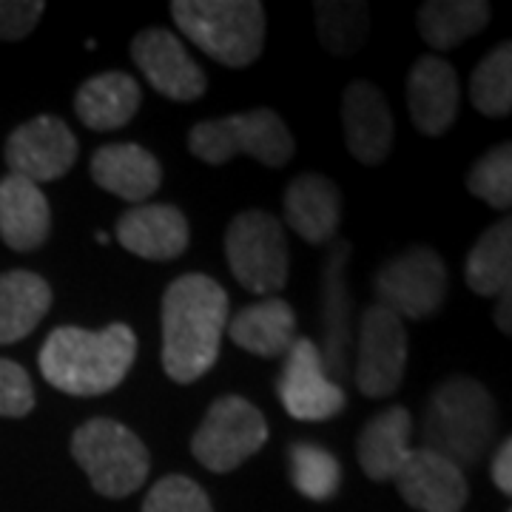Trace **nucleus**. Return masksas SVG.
Returning a JSON list of instances; mask_svg holds the SVG:
<instances>
[{
  "mask_svg": "<svg viewBox=\"0 0 512 512\" xmlns=\"http://www.w3.org/2000/svg\"><path fill=\"white\" fill-rule=\"evenodd\" d=\"M490 473H493L495 487H498L504 495H512V441L510 439H504L498 447H495Z\"/></svg>",
  "mask_w": 512,
  "mask_h": 512,
  "instance_id": "nucleus-35",
  "label": "nucleus"
},
{
  "mask_svg": "<svg viewBox=\"0 0 512 512\" xmlns=\"http://www.w3.org/2000/svg\"><path fill=\"white\" fill-rule=\"evenodd\" d=\"M470 103L484 117H507L512 111V43L495 46L473 69Z\"/></svg>",
  "mask_w": 512,
  "mask_h": 512,
  "instance_id": "nucleus-29",
  "label": "nucleus"
},
{
  "mask_svg": "<svg viewBox=\"0 0 512 512\" xmlns=\"http://www.w3.org/2000/svg\"><path fill=\"white\" fill-rule=\"evenodd\" d=\"M89 171H92L94 183L103 191H109L131 205H143L163 185L160 160L137 143L100 146L94 151Z\"/></svg>",
  "mask_w": 512,
  "mask_h": 512,
  "instance_id": "nucleus-19",
  "label": "nucleus"
},
{
  "mask_svg": "<svg viewBox=\"0 0 512 512\" xmlns=\"http://www.w3.org/2000/svg\"><path fill=\"white\" fill-rule=\"evenodd\" d=\"M293 134L274 109H254L202 120L188 134V151L208 165H225L239 154L268 168H282L293 157Z\"/></svg>",
  "mask_w": 512,
  "mask_h": 512,
  "instance_id": "nucleus-6",
  "label": "nucleus"
},
{
  "mask_svg": "<svg viewBox=\"0 0 512 512\" xmlns=\"http://www.w3.org/2000/svg\"><path fill=\"white\" fill-rule=\"evenodd\" d=\"M490 20L493 6L484 0H430L419 9V32L430 49L450 52L478 35Z\"/></svg>",
  "mask_w": 512,
  "mask_h": 512,
  "instance_id": "nucleus-26",
  "label": "nucleus"
},
{
  "mask_svg": "<svg viewBox=\"0 0 512 512\" xmlns=\"http://www.w3.org/2000/svg\"><path fill=\"white\" fill-rule=\"evenodd\" d=\"M114 237L128 254L148 259V262H171L188 251L191 231H188L185 214L177 205L143 202L120 214Z\"/></svg>",
  "mask_w": 512,
  "mask_h": 512,
  "instance_id": "nucleus-16",
  "label": "nucleus"
},
{
  "mask_svg": "<svg viewBox=\"0 0 512 512\" xmlns=\"http://www.w3.org/2000/svg\"><path fill=\"white\" fill-rule=\"evenodd\" d=\"M498 430V410L490 390L470 376H453L441 382L424 410L421 439L458 470L478 464L490 450Z\"/></svg>",
  "mask_w": 512,
  "mask_h": 512,
  "instance_id": "nucleus-3",
  "label": "nucleus"
},
{
  "mask_svg": "<svg viewBox=\"0 0 512 512\" xmlns=\"http://www.w3.org/2000/svg\"><path fill=\"white\" fill-rule=\"evenodd\" d=\"M137 359L134 330L114 322L103 330L55 328L37 356L43 379L74 399H92L120 387Z\"/></svg>",
  "mask_w": 512,
  "mask_h": 512,
  "instance_id": "nucleus-2",
  "label": "nucleus"
},
{
  "mask_svg": "<svg viewBox=\"0 0 512 512\" xmlns=\"http://www.w3.org/2000/svg\"><path fill=\"white\" fill-rule=\"evenodd\" d=\"M470 194L484 200L495 211H510L512 205V146L490 148L467 177Z\"/></svg>",
  "mask_w": 512,
  "mask_h": 512,
  "instance_id": "nucleus-31",
  "label": "nucleus"
},
{
  "mask_svg": "<svg viewBox=\"0 0 512 512\" xmlns=\"http://www.w3.org/2000/svg\"><path fill=\"white\" fill-rule=\"evenodd\" d=\"M143 512H214V507L194 478L165 476L148 490Z\"/></svg>",
  "mask_w": 512,
  "mask_h": 512,
  "instance_id": "nucleus-32",
  "label": "nucleus"
},
{
  "mask_svg": "<svg viewBox=\"0 0 512 512\" xmlns=\"http://www.w3.org/2000/svg\"><path fill=\"white\" fill-rule=\"evenodd\" d=\"M291 484L311 501H330L342 487V464L336 456L308 441H293L288 450Z\"/></svg>",
  "mask_w": 512,
  "mask_h": 512,
  "instance_id": "nucleus-30",
  "label": "nucleus"
},
{
  "mask_svg": "<svg viewBox=\"0 0 512 512\" xmlns=\"http://www.w3.org/2000/svg\"><path fill=\"white\" fill-rule=\"evenodd\" d=\"M228 268L245 291L276 296L288 285L291 254L285 228L268 211H242L225 231Z\"/></svg>",
  "mask_w": 512,
  "mask_h": 512,
  "instance_id": "nucleus-7",
  "label": "nucleus"
},
{
  "mask_svg": "<svg viewBox=\"0 0 512 512\" xmlns=\"http://www.w3.org/2000/svg\"><path fill=\"white\" fill-rule=\"evenodd\" d=\"M35 410V384L26 367L0 356V419H23Z\"/></svg>",
  "mask_w": 512,
  "mask_h": 512,
  "instance_id": "nucleus-33",
  "label": "nucleus"
},
{
  "mask_svg": "<svg viewBox=\"0 0 512 512\" xmlns=\"http://www.w3.org/2000/svg\"><path fill=\"white\" fill-rule=\"evenodd\" d=\"M268 444V421L242 396H220L205 410L191 453L211 473H234Z\"/></svg>",
  "mask_w": 512,
  "mask_h": 512,
  "instance_id": "nucleus-8",
  "label": "nucleus"
},
{
  "mask_svg": "<svg viewBox=\"0 0 512 512\" xmlns=\"http://www.w3.org/2000/svg\"><path fill=\"white\" fill-rule=\"evenodd\" d=\"M52 234V208L43 188L18 174L0 180V239L18 251L32 254Z\"/></svg>",
  "mask_w": 512,
  "mask_h": 512,
  "instance_id": "nucleus-21",
  "label": "nucleus"
},
{
  "mask_svg": "<svg viewBox=\"0 0 512 512\" xmlns=\"http://www.w3.org/2000/svg\"><path fill=\"white\" fill-rule=\"evenodd\" d=\"M461 106L456 69L444 57H419L407 72V109L424 137H441L456 123Z\"/></svg>",
  "mask_w": 512,
  "mask_h": 512,
  "instance_id": "nucleus-17",
  "label": "nucleus"
},
{
  "mask_svg": "<svg viewBox=\"0 0 512 512\" xmlns=\"http://www.w3.org/2000/svg\"><path fill=\"white\" fill-rule=\"evenodd\" d=\"M131 60L154 92L174 103H191L208 92V77L188 55L180 35L168 29H143L131 40Z\"/></svg>",
  "mask_w": 512,
  "mask_h": 512,
  "instance_id": "nucleus-13",
  "label": "nucleus"
},
{
  "mask_svg": "<svg viewBox=\"0 0 512 512\" xmlns=\"http://www.w3.org/2000/svg\"><path fill=\"white\" fill-rule=\"evenodd\" d=\"M285 367L276 382L279 402L285 413L296 421H328L348 407V393L333 382L325 370L322 353L308 336H296L285 353Z\"/></svg>",
  "mask_w": 512,
  "mask_h": 512,
  "instance_id": "nucleus-11",
  "label": "nucleus"
},
{
  "mask_svg": "<svg viewBox=\"0 0 512 512\" xmlns=\"http://www.w3.org/2000/svg\"><path fill=\"white\" fill-rule=\"evenodd\" d=\"M143 103L140 83L126 72H103L89 77L74 94V114L92 131L126 128Z\"/></svg>",
  "mask_w": 512,
  "mask_h": 512,
  "instance_id": "nucleus-22",
  "label": "nucleus"
},
{
  "mask_svg": "<svg viewBox=\"0 0 512 512\" xmlns=\"http://www.w3.org/2000/svg\"><path fill=\"white\" fill-rule=\"evenodd\" d=\"M410 433H413L410 413L399 404L387 407L384 413L367 421L356 441V458L365 476L373 481H393L407 456L413 453Z\"/></svg>",
  "mask_w": 512,
  "mask_h": 512,
  "instance_id": "nucleus-24",
  "label": "nucleus"
},
{
  "mask_svg": "<svg viewBox=\"0 0 512 512\" xmlns=\"http://www.w3.org/2000/svg\"><path fill=\"white\" fill-rule=\"evenodd\" d=\"M495 328L501 330L504 336L512 333V291H504L498 296V305H495Z\"/></svg>",
  "mask_w": 512,
  "mask_h": 512,
  "instance_id": "nucleus-36",
  "label": "nucleus"
},
{
  "mask_svg": "<svg viewBox=\"0 0 512 512\" xmlns=\"http://www.w3.org/2000/svg\"><path fill=\"white\" fill-rule=\"evenodd\" d=\"M97 242H100V245H109V234H106V231H97Z\"/></svg>",
  "mask_w": 512,
  "mask_h": 512,
  "instance_id": "nucleus-37",
  "label": "nucleus"
},
{
  "mask_svg": "<svg viewBox=\"0 0 512 512\" xmlns=\"http://www.w3.org/2000/svg\"><path fill=\"white\" fill-rule=\"evenodd\" d=\"M231 299L217 279L185 274L163 296V370L171 382L194 384L217 365Z\"/></svg>",
  "mask_w": 512,
  "mask_h": 512,
  "instance_id": "nucleus-1",
  "label": "nucleus"
},
{
  "mask_svg": "<svg viewBox=\"0 0 512 512\" xmlns=\"http://www.w3.org/2000/svg\"><path fill=\"white\" fill-rule=\"evenodd\" d=\"M72 458L89 476L92 487L106 498H128L146 484L151 453L126 424L114 419H92L72 436Z\"/></svg>",
  "mask_w": 512,
  "mask_h": 512,
  "instance_id": "nucleus-5",
  "label": "nucleus"
},
{
  "mask_svg": "<svg viewBox=\"0 0 512 512\" xmlns=\"http://www.w3.org/2000/svg\"><path fill=\"white\" fill-rule=\"evenodd\" d=\"M342 128L350 157L362 165H382L393 151V114L370 80H353L342 94Z\"/></svg>",
  "mask_w": 512,
  "mask_h": 512,
  "instance_id": "nucleus-14",
  "label": "nucleus"
},
{
  "mask_svg": "<svg viewBox=\"0 0 512 512\" xmlns=\"http://www.w3.org/2000/svg\"><path fill=\"white\" fill-rule=\"evenodd\" d=\"M225 330L237 348L262 359H276L296 342V313L285 299L265 296L262 302L242 308Z\"/></svg>",
  "mask_w": 512,
  "mask_h": 512,
  "instance_id": "nucleus-23",
  "label": "nucleus"
},
{
  "mask_svg": "<svg viewBox=\"0 0 512 512\" xmlns=\"http://www.w3.org/2000/svg\"><path fill=\"white\" fill-rule=\"evenodd\" d=\"M319 43L336 57H353L362 52L370 35V6L350 0H322L313 6Z\"/></svg>",
  "mask_w": 512,
  "mask_h": 512,
  "instance_id": "nucleus-28",
  "label": "nucleus"
},
{
  "mask_svg": "<svg viewBox=\"0 0 512 512\" xmlns=\"http://www.w3.org/2000/svg\"><path fill=\"white\" fill-rule=\"evenodd\" d=\"M80 143L74 131L55 114H40L18 126L6 140L9 174H18L29 183H55L77 163Z\"/></svg>",
  "mask_w": 512,
  "mask_h": 512,
  "instance_id": "nucleus-12",
  "label": "nucleus"
},
{
  "mask_svg": "<svg viewBox=\"0 0 512 512\" xmlns=\"http://www.w3.org/2000/svg\"><path fill=\"white\" fill-rule=\"evenodd\" d=\"M348 239H336L330 245L325 271H322V330H325V345H322V362L328 376L336 379H350V302L348 291Z\"/></svg>",
  "mask_w": 512,
  "mask_h": 512,
  "instance_id": "nucleus-18",
  "label": "nucleus"
},
{
  "mask_svg": "<svg viewBox=\"0 0 512 512\" xmlns=\"http://www.w3.org/2000/svg\"><path fill=\"white\" fill-rule=\"evenodd\" d=\"M285 222L311 245H328L339 234L342 194L325 174H299L285 191Z\"/></svg>",
  "mask_w": 512,
  "mask_h": 512,
  "instance_id": "nucleus-20",
  "label": "nucleus"
},
{
  "mask_svg": "<svg viewBox=\"0 0 512 512\" xmlns=\"http://www.w3.org/2000/svg\"><path fill=\"white\" fill-rule=\"evenodd\" d=\"M46 6L40 0H0V40H23L32 35Z\"/></svg>",
  "mask_w": 512,
  "mask_h": 512,
  "instance_id": "nucleus-34",
  "label": "nucleus"
},
{
  "mask_svg": "<svg viewBox=\"0 0 512 512\" xmlns=\"http://www.w3.org/2000/svg\"><path fill=\"white\" fill-rule=\"evenodd\" d=\"M171 18L197 49L228 69L254 66L265 49L268 18L259 0H174Z\"/></svg>",
  "mask_w": 512,
  "mask_h": 512,
  "instance_id": "nucleus-4",
  "label": "nucleus"
},
{
  "mask_svg": "<svg viewBox=\"0 0 512 512\" xmlns=\"http://www.w3.org/2000/svg\"><path fill=\"white\" fill-rule=\"evenodd\" d=\"M52 308V288L32 271L0 274V345L26 339Z\"/></svg>",
  "mask_w": 512,
  "mask_h": 512,
  "instance_id": "nucleus-25",
  "label": "nucleus"
},
{
  "mask_svg": "<svg viewBox=\"0 0 512 512\" xmlns=\"http://www.w3.org/2000/svg\"><path fill=\"white\" fill-rule=\"evenodd\" d=\"M447 291H450L447 265L433 248L424 245L393 256L373 279L376 305L393 311L402 322L436 316L447 302Z\"/></svg>",
  "mask_w": 512,
  "mask_h": 512,
  "instance_id": "nucleus-9",
  "label": "nucleus"
},
{
  "mask_svg": "<svg viewBox=\"0 0 512 512\" xmlns=\"http://www.w3.org/2000/svg\"><path fill=\"white\" fill-rule=\"evenodd\" d=\"M467 285L478 296L512 291V222L504 217L490 225L467 256Z\"/></svg>",
  "mask_w": 512,
  "mask_h": 512,
  "instance_id": "nucleus-27",
  "label": "nucleus"
},
{
  "mask_svg": "<svg viewBox=\"0 0 512 512\" xmlns=\"http://www.w3.org/2000/svg\"><path fill=\"white\" fill-rule=\"evenodd\" d=\"M393 481L404 501L421 512H461L470 498L464 470L424 447H413Z\"/></svg>",
  "mask_w": 512,
  "mask_h": 512,
  "instance_id": "nucleus-15",
  "label": "nucleus"
},
{
  "mask_svg": "<svg viewBox=\"0 0 512 512\" xmlns=\"http://www.w3.org/2000/svg\"><path fill=\"white\" fill-rule=\"evenodd\" d=\"M407 370V330L393 311L370 305L359 322L356 367L350 379L367 399H387L404 382Z\"/></svg>",
  "mask_w": 512,
  "mask_h": 512,
  "instance_id": "nucleus-10",
  "label": "nucleus"
}]
</instances>
